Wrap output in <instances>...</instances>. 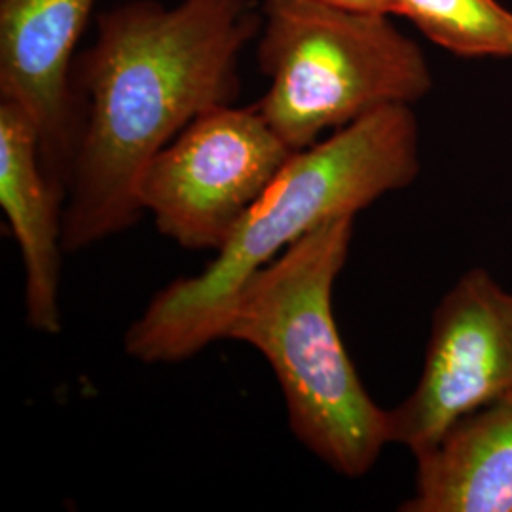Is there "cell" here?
Segmentation results:
<instances>
[{"instance_id": "1", "label": "cell", "mask_w": 512, "mask_h": 512, "mask_svg": "<svg viewBox=\"0 0 512 512\" xmlns=\"http://www.w3.org/2000/svg\"><path fill=\"white\" fill-rule=\"evenodd\" d=\"M255 0H131L97 16L76 55L73 165L63 247L82 251L139 219L148 162L192 120L239 95V55L260 33Z\"/></svg>"}, {"instance_id": "2", "label": "cell", "mask_w": 512, "mask_h": 512, "mask_svg": "<svg viewBox=\"0 0 512 512\" xmlns=\"http://www.w3.org/2000/svg\"><path fill=\"white\" fill-rule=\"evenodd\" d=\"M421 171L412 105L374 110L298 150L239 222L217 258L171 281L126 332V353L148 365L179 363L222 340L243 285L319 224L403 190Z\"/></svg>"}, {"instance_id": "3", "label": "cell", "mask_w": 512, "mask_h": 512, "mask_svg": "<svg viewBox=\"0 0 512 512\" xmlns=\"http://www.w3.org/2000/svg\"><path fill=\"white\" fill-rule=\"evenodd\" d=\"M353 228V215L327 220L256 272L236 296L222 340L260 351L294 437L338 475L359 478L391 442L387 410L368 395L332 311Z\"/></svg>"}, {"instance_id": "4", "label": "cell", "mask_w": 512, "mask_h": 512, "mask_svg": "<svg viewBox=\"0 0 512 512\" xmlns=\"http://www.w3.org/2000/svg\"><path fill=\"white\" fill-rule=\"evenodd\" d=\"M256 103L294 152L374 110L414 105L433 88L427 57L389 14L319 0H264Z\"/></svg>"}, {"instance_id": "5", "label": "cell", "mask_w": 512, "mask_h": 512, "mask_svg": "<svg viewBox=\"0 0 512 512\" xmlns=\"http://www.w3.org/2000/svg\"><path fill=\"white\" fill-rule=\"evenodd\" d=\"M293 154L258 105H220L148 162L137 200L165 238L219 253Z\"/></svg>"}, {"instance_id": "6", "label": "cell", "mask_w": 512, "mask_h": 512, "mask_svg": "<svg viewBox=\"0 0 512 512\" xmlns=\"http://www.w3.org/2000/svg\"><path fill=\"white\" fill-rule=\"evenodd\" d=\"M512 393V293L482 268L461 275L433 311L414 391L391 410L389 442L414 456L463 416Z\"/></svg>"}, {"instance_id": "7", "label": "cell", "mask_w": 512, "mask_h": 512, "mask_svg": "<svg viewBox=\"0 0 512 512\" xmlns=\"http://www.w3.org/2000/svg\"><path fill=\"white\" fill-rule=\"evenodd\" d=\"M93 4L0 0V99L33 120L44 173L63 202L76 143L71 67Z\"/></svg>"}, {"instance_id": "8", "label": "cell", "mask_w": 512, "mask_h": 512, "mask_svg": "<svg viewBox=\"0 0 512 512\" xmlns=\"http://www.w3.org/2000/svg\"><path fill=\"white\" fill-rule=\"evenodd\" d=\"M0 207L18 241L25 270L27 323L55 336L61 332L65 202L44 173L33 120L16 103L4 99L0 101Z\"/></svg>"}, {"instance_id": "9", "label": "cell", "mask_w": 512, "mask_h": 512, "mask_svg": "<svg viewBox=\"0 0 512 512\" xmlns=\"http://www.w3.org/2000/svg\"><path fill=\"white\" fill-rule=\"evenodd\" d=\"M401 512H512V393L459 418L416 456Z\"/></svg>"}, {"instance_id": "10", "label": "cell", "mask_w": 512, "mask_h": 512, "mask_svg": "<svg viewBox=\"0 0 512 512\" xmlns=\"http://www.w3.org/2000/svg\"><path fill=\"white\" fill-rule=\"evenodd\" d=\"M391 16L459 57H512V12L497 0H389Z\"/></svg>"}, {"instance_id": "11", "label": "cell", "mask_w": 512, "mask_h": 512, "mask_svg": "<svg viewBox=\"0 0 512 512\" xmlns=\"http://www.w3.org/2000/svg\"><path fill=\"white\" fill-rule=\"evenodd\" d=\"M332 6L348 8V10H359V12H378V14H389L391 16V6L389 0H319Z\"/></svg>"}]
</instances>
